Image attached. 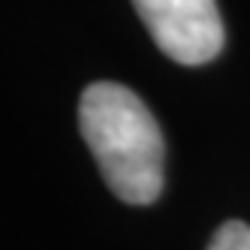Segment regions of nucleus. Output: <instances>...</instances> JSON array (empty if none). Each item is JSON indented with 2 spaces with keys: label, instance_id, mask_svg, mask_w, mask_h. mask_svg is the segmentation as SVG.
I'll return each mask as SVG.
<instances>
[{
  "label": "nucleus",
  "instance_id": "1",
  "mask_svg": "<svg viewBox=\"0 0 250 250\" xmlns=\"http://www.w3.org/2000/svg\"><path fill=\"white\" fill-rule=\"evenodd\" d=\"M79 127L118 199L151 205L163 193V133L130 87L97 82L82 94Z\"/></svg>",
  "mask_w": 250,
  "mask_h": 250
},
{
  "label": "nucleus",
  "instance_id": "3",
  "mask_svg": "<svg viewBox=\"0 0 250 250\" xmlns=\"http://www.w3.org/2000/svg\"><path fill=\"white\" fill-rule=\"evenodd\" d=\"M208 250H250V226L241 220L223 223L208 244Z\"/></svg>",
  "mask_w": 250,
  "mask_h": 250
},
{
  "label": "nucleus",
  "instance_id": "2",
  "mask_svg": "<svg viewBox=\"0 0 250 250\" xmlns=\"http://www.w3.org/2000/svg\"><path fill=\"white\" fill-rule=\"evenodd\" d=\"M160 51L184 66H199L220 55L223 21L214 0H133Z\"/></svg>",
  "mask_w": 250,
  "mask_h": 250
}]
</instances>
